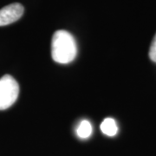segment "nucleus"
<instances>
[{
	"label": "nucleus",
	"mask_w": 156,
	"mask_h": 156,
	"mask_svg": "<svg viewBox=\"0 0 156 156\" xmlns=\"http://www.w3.org/2000/svg\"><path fill=\"white\" fill-rule=\"evenodd\" d=\"M77 55L76 40L69 31L56 30L51 41V56L53 60L62 64L72 62Z\"/></svg>",
	"instance_id": "obj_1"
},
{
	"label": "nucleus",
	"mask_w": 156,
	"mask_h": 156,
	"mask_svg": "<svg viewBox=\"0 0 156 156\" xmlns=\"http://www.w3.org/2000/svg\"><path fill=\"white\" fill-rule=\"evenodd\" d=\"M19 85L10 75L0 78V110H5L17 100Z\"/></svg>",
	"instance_id": "obj_2"
},
{
	"label": "nucleus",
	"mask_w": 156,
	"mask_h": 156,
	"mask_svg": "<svg viewBox=\"0 0 156 156\" xmlns=\"http://www.w3.org/2000/svg\"><path fill=\"white\" fill-rule=\"evenodd\" d=\"M23 6L19 3L5 6L0 10V26H5L17 21L23 16Z\"/></svg>",
	"instance_id": "obj_3"
},
{
	"label": "nucleus",
	"mask_w": 156,
	"mask_h": 156,
	"mask_svg": "<svg viewBox=\"0 0 156 156\" xmlns=\"http://www.w3.org/2000/svg\"><path fill=\"white\" fill-rule=\"evenodd\" d=\"M101 130L108 136H115L118 132L116 122L113 118H105L101 124Z\"/></svg>",
	"instance_id": "obj_4"
},
{
	"label": "nucleus",
	"mask_w": 156,
	"mask_h": 156,
	"mask_svg": "<svg viewBox=\"0 0 156 156\" xmlns=\"http://www.w3.org/2000/svg\"><path fill=\"white\" fill-rule=\"evenodd\" d=\"M93 128L91 126V123L87 120H83L79 123L76 128V134L81 139H88L92 134Z\"/></svg>",
	"instance_id": "obj_5"
},
{
	"label": "nucleus",
	"mask_w": 156,
	"mask_h": 156,
	"mask_svg": "<svg viewBox=\"0 0 156 156\" xmlns=\"http://www.w3.org/2000/svg\"><path fill=\"white\" fill-rule=\"evenodd\" d=\"M149 57L154 62H156V34L152 41L149 49Z\"/></svg>",
	"instance_id": "obj_6"
}]
</instances>
